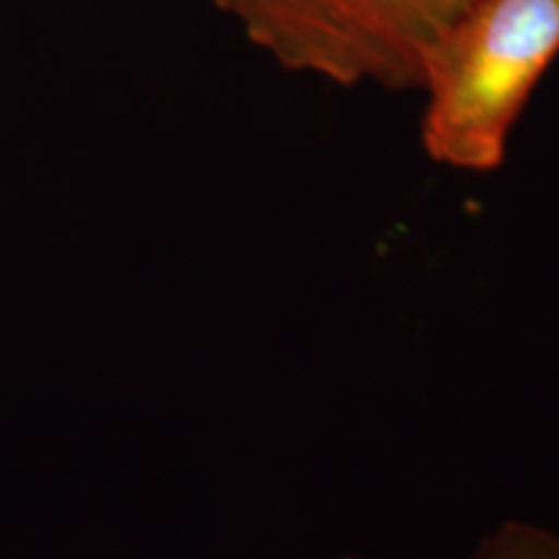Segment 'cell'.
Returning <instances> with one entry per match:
<instances>
[{
  "label": "cell",
  "instance_id": "1",
  "mask_svg": "<svg viewBox=\"0 0 559 559\" xmlns=\"http://www.w3.org/2000/svg\"><path fill=\"white\" fill-rule=\"evenodd\" d=\"M557 55L559 0H477L425 73V153L459 171L500 169L510 132Z\"/></svg>",
  "mask_w": 559,
  "mask_h": 559
},
{
  "label": "cell",
  "instance_id": "2",
  "mask_svg": "<svg viewBox=\"0 0 559 559\" xmlns=\"http://www.w3.org/2000/svg\"><path fill=\"white\" fill-rule=\"evenodd\" d=\"M477 0H215L251 45L334 86L423 88L432 55Z\"/></svg>",
  "mask_w": 559,
  "mask_h": 559
},
{
  "label": "cell",
  "instance_id": "3",
  "mask_svg": "<svg viewBox=\"0 0 559 559\" xmlns=\"http://www.w3.org/2000/svg\"><path fill=\"white\" fill-rule=\"evenodd\" d=\"M469 559H559V536L534 523L506 521L489 531Z\"/></svg>",
  "mask_w": 559,
  "mask_h": 559
}]
</instances>
